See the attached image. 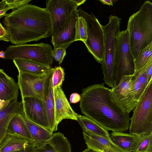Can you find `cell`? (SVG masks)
Listing matches in <instances>:
<instances>
[{
	"label": "cell",
	"mask_w": 152,
	"mask_h": 152,
	"mask_svg": "<svg viewBox=\"0 0 152 152\" xmlns=\"http://www.w3.org/2000/svg\"><path fill=\"white\" fill-rule=\"evenodd\" d=\"M53 50L49 44L41 42L33 44L10 45L4 52V59L20 58L31 61L47 66L53 63Z\"/></svg>",
	"instance_id": "6"
},
{
	"label": "cell",
	"mask_w": 152,
	"mask_h": 152,
	"mask_svg": "<svg viewBox=\"0 0 152 152\" xmlns=\"http://www.w3.org/2000/svg\"><path fill=\"white\" fill-rule=\"evenodd\" d=\"M34 152H71V148L67 138L59 132L53 134L40 146L35 147Z\"/></svg>",
	"instance_id": "16"
},
{
	"label": "cell",
	"mask_w": 152,
	"mask_h": 152,
	"mask_svg": "<svg viewBox=\"0 0 152 152\" xmlns=\"http://www.w3.org/2000/svg\"><path fill=\"white\" fill-rule=\"evenodd\" d=\"M77 121L83 130H87L98 136L110 138L108 131L90 118L78 115Z\"/></svg>",
	"instance_id": "24"
},
{
	"label": "cell",
	"mask_w": 152,
	"mask_h": 152,
	"mask_svg": "<svg viewBox=\"0 0 152 152\" xmlns=\"http://www.w3.org/2000/svg\"><path fill=\"white\" fill-rule=\"evenodd\" d=\"M143 135L137 136L124 132H112L110 134L112 141L128 152H134Z\"/></svg>",
	"instance_id": "19"
},
{
	"label": "cell",
	"mask_w": 152,
	"mask_h": 152,
	"mask_svg": "<svg viewBox=\"0 0 152 152\" xmlns=\"http://www.w3.org/2000/svg\"><path fill=\"white\" fill-rule=\"evenodd\" d=\"M3 23L13 44H25L50 37L51 26L45 8L26 4L7 14Z\"/></svg>",
	"instance_id": "2"
},
{
	"label": "cell",
	"mask_w": 152,
	"mask_h": 152,
	"mask_svg": "<svg viewBox=\"0 0 152 152\" xmlns=\"http://www.w3.org/2000/svg\"><path fill=\"white\" fill-rule=\"evenodd\" d=\"M12 60L18 73H27L43 76L49 74L52 69L50 66L23 59L15 58Z\"/></svg>",
	"instance_id": "23"
},
{
	"label": "cell",
	"mask_w": 152,
	"mask_h": 152,
	"mask_svg": "<svg viewBox=\"0 0 152 152\" xmlns=\"http://www.w3.org/2000/svg\"><path fill=\"white\" fill-rule=\"evenodd\" d=\"M53 69L52 81L53 89L62 86L64 79V70L61 66H56Z\"/></svg>",
	"instance_id": "30"
},
{
	"label": "cell",
	"mask_w": 152,
	"mask_h": 152,
	"mask_svg": "<svg viewBox=\"0 0 152 152\" xmlns=\"http://www.w3.org/2000/svg\"><path fill=\"white\" fill-rule=\"evenodd\" d=\"M19 115L31 135L35 147L40 146L51 137L52 132L26 118L22 111Z\"/></svg>",
	"instance_id": "20"
},
{
	"label": "cell",
	"mask_w": 152,
	"mask_h": 152,
	"mask_svg": "<svg viewBox=\"0 0 152 152\" xmlns=\"http://www.w3.org/2000/svg\"><path fill=\"white\" fill-rule=\"evenodd\" d=\"M0 40L10 41L9 35L7 31L0 22Z\"/></svg>",
	"instance_id": "32"
},
{
	"label": "cell",
	"mask_w": 152,
	"mask_h": 152,
	"mask_svg": "<svg viewBox=\"0 0 152 152\" xmlns=\"http://www.w3.org/2000/svg\"><path fill=\"white\" fill-rule=\"evenodd\" d=\"M134 59L139 51L152 42V3L145 1L139 11L129 18L127 28Z\"/></svg>",
	"instance_id": "3"
},
{
	"label": "cell",
	"mask_w": 152,
	"mask_h": 152,
	"mask_svg": "<svg viewBox=\"0 0 152 152\" xmlns=\"http://www.w3.org/2000/svg\"><path fill=\"white\" fill-rule=\"evenodd\" d=\"M109 18L108 23L102 26L104 46L103 58L101 64L104 83L112 88L115 80V54L118 37L120 31L121 19L113 15H110Z\"/></svg>",
	"instance_id": "4"
},
{
	"label": "cell",
	"mask_w": 152,
	"mask_h": 152,
	"mask_svg": "<svg viewBox=\"0 0 152 152\" xmlns=\"http://www.w3.org/2000/svg\"><path fill=\"white\" fill-rule=\"evenodd\" d=\"M53 69L46 80L44 91L45 100L46 103L49 129L53 132L57 130L54 114V102L52 77Z\"/></svg>",
	"instance_id": "18"
},
{
	"label": "cell",
	"mask_w": 152,
	"mask_h": 152,
	"mask_svg": "<svg viewBox=\"0 0 152 152\" xmlns=\"http://www.w3.org/2000/svg\"><path fill=\"white\" fill-rule=\"evenodd\" d=\"M35 149V145L33 143L25 148L12 152H34Z\"/></svg>",
	"instance_id": "34"
},
{
	"label": "cell",
	"mask_w": 152,
	"mask_h": 152,
	"mask_svg": "<svg viewBox=\"0 0 152 152\" xmlns=\"http://www.w3.org/2000/svg\"><path fill=\"white\" fill-rule=\"evenodd\" d=\"M22 99V112L26 117L50 131L45 102L33 97H26Z\"/></svg>",
	"instance_id": "12"
},
{
	"label": "cell",
	"mask_w": 152,
	"mask_h": 152,
	"mask_svg": "<svg viewBox=\"0 0 152 152\" xmlns=\"http://www.w3.org/2000/svg\"><path fill=\"white\" fill-rule=\"evenodd\" d=\"M130 118V134L141 136L152 132V80L137 101Z\"/></svg>",
	"instance_id": "5"
},
{
	"label": "cell",
	"mask_w": 152,
	"mask_h": 152,
	"mask_svg": "<svg viewBox=\"0 0 152 152\" xmlns=\"http://www.w3.org/2000/svg\"></svg>",
	"instance_id": "41"
},
{
	"label": "cell",
	"mask_w": 152,
	"mask_h": 152,
	"mask_svg": "<svg viewBox=\"0 0 152 152\" xmlns=\"http://www.w3.org/2000/svg\"><path fill=\"white\" fill-rule=\"evenodd\" d=\"M82 152H98L92 149L87 148Z\"/></svg>",
	"instance_id": "39"
},
{
	"label": "cell",
	"mask_w": 152,
	"mask_h": 152,
	"mask_svg": "<svg viewBox=\"0 0 152 152\" xmlns=\"http://www.w3.org/2000/svg\"><path fill=\"white\" fill-rule=\"evenodd\" d=\"M101 2L104 4L108 6H113V0H100Z\"/></svg>",
	"instance_id": "37"
},
{
	"label": "cell",
	"mask_w": 152,
	"mask_h": 152,
	"mask_svg": "<svg viewBox=\"0 0 152 152\" xmlns=\"http://www.w3.org/2000/svg\"><path fill=\"white\" fill-rule=\"evenodd\" d=\"M49 74L40 76L27 73H18V83L22 99L28 97H35L45 102V86Z\"/></svg>",
	"instance_id": "11"
},
{
	"label": "cell",
	"mask_w": 152,
	"mask_h": 152,
	"mask_svg": "<svg viewBox=\"0 0 152 152\" xmlns=\"http://www.w3.org/2000/svg\"><path fill=\"white\" fill-rule=\"evenodd\" d=\"M132 75H124L118 84L109 89L112 101L121 109L129 113L135 108L137 102L134 98L132 86Z\"/></svg>",
	"instance_id": "10"
},
{
	"label": "cell",
	"mask_w": 152,
	"mask_h": 152,
	"mask_svg": "<svg viewBox=\"0 0 152 152\" xmlns=\"http://www.w3.org/2000/svg\"><path fill=\"white\" fill-rule=\"evenodd\" d=\"M0 58L4 59V52L3 51H0Z\"/></svg>",
	"instance_id": "40"
},
{
	"label": "cell",
	"mask_w": 152,
	"mask_h": 152,
	"mask_svg": "<svg viewBox=\"0 0 152 152\" xmlns=\"http://www.w3.org/2000/svg\"><path fill=\"white\" fill-rule=\"evenodd\" d=\"M66 48H54L51 52V56L60 65L66 54Z\"/></svg>",
	"instance_id": "31"
},
{
	"label": "cell",
	"mask_w": 152,
	"mask_h": 152,
	"mask_svg": "<svg viewBox=\"0 0 152 152\" xmlns=\"http://www.w3.org/2000/svg\"><path fill=\"white\" fill-rule=\"evenodd\" d=\"M11 102L9 101H6L0 99V111L6 107Z\"/></svg>",
	"instance_id": "36"
},
{
	"label": "cell",
	"mask_w": 152,
	"mask_h": 152,
	"mask_svg": "<svg viewBox=\"0 0 152 152\" xmlns=\"http://www.w3.org/2000/svg\"><path fill=\"white\" fill-rule=\"evenodd\" d=\"M19 89L15 80L0 69V99L10 102L17 101Z\"/></svg>",
	"instance_id": "17"
},
{
	"label": "cell",
	"mask_w": 152,
	"mask_h": 152,
	"mask_svg": "<svg viewBox=\"0 0 152 152\" xmlns=\"http://www.w3.org/2000/svg\"><path fill=\"white\" fill-rule=\"evenodd\" d=\"M147 82L148 84L152 80V61L149 64L146 70Z\"/></svg>",
	"instance_id": "33"
},
{
	"label": "cell",
	"mask_w": 152,
	"mask_h": 152,
	"mask_svg": "<svg viewBox=\"0 0 152 152\" xmlns=\"http://www.w3.org/2000/svg\"><path fill=\"white\" fill-rule=\"evenodd\" d=\"M46 1L45 8L50 19L52 37L60 30L71 12L78 6L73 0H49Z\"/></svg>",
	"instance_id": "9"
},
{
	"label": "cell",
	"mask_w": 152,
	"mask_h": 152,
	"mask_svg": "<svg viewBox=\"0 0 152 152\" xmlns=\"http://www.w3.org/2000/svg\"><path fill=\"white\" fill-rule=\"evenodd\" d=\"M82 91L80 107L84 116L107 131L127 132L130 124L129 113L112 101L109 89L104 83L90 85Z\"/></svg>",
	"instance_id": "1"
},
{
	"label": "cell",
	"mask_w": 152,
	"mask_h": 152,
	"mask_svg": "<svg viewBox=\"0 0 152 152\" xmlns=\"http://www.w3.org/2000/svg\"><path fill=\"white\" fill-rule=\"evenodd\" d=\"M152 59V42L139 51L137 58L134 59L135 71L145 65Z\"/></svg>",
	"instance_id": "26"
},
{
	"label": "cell",
	"mask_w": 152,
	"mask_h": 152,
	"mask_svg": "<svg viewBox=\"0 0 152 152\" xmlns=\"http://www.w3.org/2000/svg\"><path fill=\"white\" fill-rule=\"evenodd\" d=\"M77 12L87 23V38L84 43L95 60L101 64L103 58L104 46L102 26L92 12L89 14L80 8L77 9Z\"/></svg>",
	"instance_id": "8"
},
{
	"label": "cell",
	"mask_w": 152,
	"mask_h": 152,
	"mask_svg": "<svg viewBox=\"0 0 152 152\" xmlns=\"http://www.w3.org/2000/svg\"><path fill=\"white\" fill-rule=\"evenodd\" d=\"M31 0H3L0 2V19L7 14L9 10L18 9L28 4Z\"/></svg>",
	"instance_id": "27"
},
{
	"label": "cell",
	"mask_w": 152,
	"mask_h": 152,
	"mask_svg": "<svg viewBox=\"0 0 152 152\" xmlns=\"http://www.w3.org/2000/svg\"><path fill=\"white\" fill-rule=\"evenodd\" d=\"M134 152H152V132L143 135Z\"/></svg>",
	"instance_id": "29"
},
{
	"label": "cell",
	"mask_w": 152,
	"mask_h": 152,
	"mask_svg": "<svg viewBox=\"0 0 152 152\" xmlns=\"http://www.w3.org/2000/svg\"><path fill=\"white\" fill-rule=\"evenodd\" d=\"M33 143L34 144L33 141L16 134L7 133L0 143V152H12Z\"/></svg>",
	"instance_id": "22"
},
{
	"label": "cell",
	"mask_w": 152,
	"mask_h": 152,
	"mask_svg": "<svg viewBox=\"0 0 152 152\" xmlns=\"http://www.w3.org/2000/svg\"><path fill=\"white\" fill-rule=\"evenodd\" d=\"M83 130V138L88 148L98 152H128L110 138L98 136L87 130Z\"/></svg>",
	"instance_id": "15"
},
{
	"label": "cell",
	"mask_w": 152,
	"mask_h": 152,
	"mask_svg": "<svg viewBox=\"0 0 152 152\" xmlns=\"http://www.w3.org/2000/svg\"><path fill=\"white\" fill-rule=\"evenodd\" d=\"M75 30V41L80 40L84 43L87 38V23L85 19L79 15L76 23Z\"/></svg>",
	"instance_id": "28"
},
{
	"label": "cell",
	"mask_w": 152,
	"mask_h": 152,
	"mask_svg": "<svg viewBox=\"0 0 152 152\" xmlns=\"http://www.w3.org/2000/svg\"><path fill=\"white\" fill-rule=\"evenodd\" d=\"M78 16L77 9L73 10L61 28L54 36L51 37V42L54 48H61L66 49L75 41V25Z\"/></svg>",
	"instance_id": "13"
},
{
	"label": "cell",
	"mask_w": 152,
	"mask_h": 152,
	"mask_svg": "<svg viewBox=\"0 0 152 152\" xmlns=\"http://www.w3.org/2000/svg\"><path fill=\"white\" fill-rule=\"evenodd\" d=\"M115 63V76L113 86L118 84L123 76L132 75L134 72V59L130 48L127 29L120 31L118 36Z\"/></svg>",
	"instance_id": "7"
},
{
	"label": "cell",
	"mask_w": 152,
	"mask_h": 152,
	"mask_svg": "<svg viewBox=\"0 0 152 152\" xmlns=\"http://www.w3.org/2000/svg\"><path fill=\"white\" fill-rule=\"evenodd\" d=\"M73 1L77 4L78 6L84 3L86 1V0H73Z\"/></svg>",
	"instance_id": "38"
},
{
	"label": "cell",
	"mask_w": 152,
	"mask_h": 152,
	"mask_svg": "<svg viewBox=\"0 0 152 152\" xmlns=\"http://www.w3.org/2000/svg\"><path fill=\"white\" fill-rule=\"evenodd\" d=\"M80 96L78 93H72L70 97V102L71 103H77L80 101Z\"/></svg>",
	"instance_id": "35"
},
{
	"label": "cell",
	"mask_w": 152,
	"mask_h": 152,
	"mask_svg": "<svg viewBox=\"0 0 152 152\" xmlns=\"http://www.w3.org/2000/svg\"><path fill=\"white\" fill-rule=\"evenodd\" d=\"M54 102V114L56 124L64 119L77 121L79 114L71 107L62 88L59 86L53 89Z\"/></svg>",
	"instance_id": "14"
},
{
	"label": "cell",
	"mask_w": 152,
	"mask_h": 152,
	"mask_svg": "<svg viewBox=\"0 0 152 152\" xmlns=\"http://www.w3.org/2000/svg\"><path fill=\"white\" fill-rule=\"evenodd\" d=\"M22 102L17 101L11 102L0 111V143L7 132L9 124L12 118L20 114L22 110Z\"/></svg>",
	"instance_id": "21"
},
{
	"label": "cell",
	"mask_w": 152,
	"mask_h": 152,
	"mask_svg": "<svg viewBox=\"0 0 152 152\" xmlns=\"http://www.w3.org/2000/svg\"><path fill=\"white\" fill-rule=\"evenodd\" d=\"M19 115H15L11 119L7 133L16 134L34 142L26 126Z\"/></svg>",
	"instance_id": "25"
}]
</instances>
